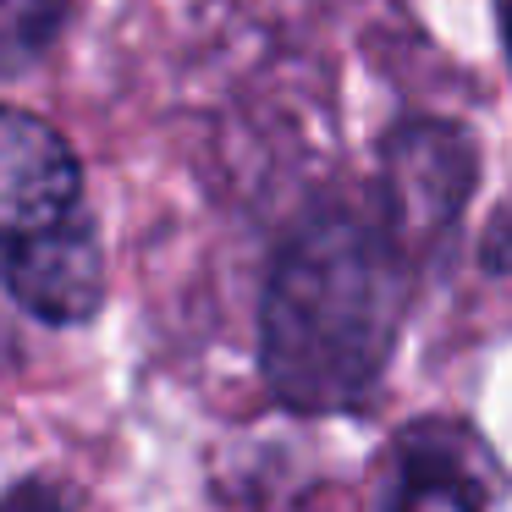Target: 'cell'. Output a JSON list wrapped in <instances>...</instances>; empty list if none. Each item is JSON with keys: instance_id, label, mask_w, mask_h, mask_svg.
I'll return each instance as SVG.
<instances>
[{"instance_id": "obj_9", "label": "cell", "mask_w": 512, "mask_h": 512, "mask_svg": "<svg viewBox=\"0 0 512 512\" xmlns=\"http://www.w3.org/2000/svg\"><path fill=\"white\" fill-rule=\"evenodd\" d=\"M496 28H501V50H507V78H512V0H496Z\"/></svg>"}, {"instance_id": "obj_3", "label": "cell", "mask_w": 512, "mask_h": 512, "mask_svg": "<svg viewBox=\"0 0 512 512\" xmlns=\"http://www.w3.org/2000/svg\"><path fill=\"white\" fill-rule=\"evenodd\" d=\"M6 287L34 320L45 325H83L105 303V254L94 210H72L67 221L0 248Z\"/></svg>"}, {"instance_id": "obj_1", "label": "cell", "mask_w": 512, "mask_h": 512, "mask_svg": "<svg viewBox=\"0 0 512 512\" xmlns=\"http://www.w3.org/2000/svg\"><path fill=\"white\" fill-rule=\"evenodd\" d=\"M419 265L375 199L303 215L259 292V375L270 397L303 419L369 408L408 325Z\"/></svg>"}, {"instance_id": "obj_7", "label": "cell", "mask_w": 512, "mask_h": 512, "mask_svg": "<svg viewBox=\"0 0 512 512\" xmlns=\"http://www.w3.org/2000/svg\"><path fill=\"white\" fill-rule=\"evenodd\" d=\"M479 270L485 276H512V199L490 215L485 237H479Z\"/></svg>"}, {"instance_id": "obj_4", "label": "cell", "mask_w": 512, "mask_h": 512, "mask_svg": "<svg viewBox=\"0 0 512 512\" xmlns=\"http://www.w3.org/2000/svg\"><path fill=\"white\" fill-rule=\"evenodd\" d=\"M83 210V166L45 116L0 105V248Z\"/></svg>"}, {"instance_id": "obj_5", "label": "cell", "mask_w": 512, "mask_h": 512, "mask_svg": "<svg viewBox=\"0 0 512 512\" xmlns=\"http://www.w3.org/2000/svg\"><path fill=\"white\" fill-rule=\"evenodd\" d=\"M380 512H490L485 441L463 419H413L391 441Z\"/></svg>"}, {"instance_id": "obj_8", "label": "cell", "mask_w": 512, "mask_h": 512, "mask_svg": "<svg viewBox=\"0 0 512 512\" xmlns=\"http://www.w3.org/2000/svg\"><path fill=\"white\" fill-rule=\"evenodd\" d=\"M0 512H72L50 479H17L12 490H0Z\"/></svg>"}, {"instance_id": "obj_6", "label": "cell", "mask_w": 512, "mask_h": 512, "mask_svg": "<svg viewBox=\"0 0 512 512\" xmlns=\"http://www.w3.org/2000/svg\"><path fill=\"white\" fill-rule=\"evenodd\" d=\"M72 12L78 0H0V78L28 72L39 56H50Z\"/></svg>"}, {"instance_id": "obj_10", "label": "cell", "mask_w": 512, "mask_h": 512, "mask_svg": "<svg viewBox=\"0 0 512 512\" xmlns=\"http://www.w3.org/2000/svg\"><path fill=\"white\" fill-rule=\"evenodd\" d=\"M12 353H17V347H12V331H6V320H0V369L12 364Z\"/></svg>"}, {"instance_id": "obj_2", "label": "cell", "mask_w": 512, "mask_h": 512, "mask_svg": "<svg viewBox=\"0 0 512 512\" xmlns=\"http://www.w3.org/2000/svg\"><path fill=\"white\" fill-rule=\"evenodd\" d=\"M474 188H479V144L463 122L408 116L380 144L375 204L419 259L457 232Z\"/></svg>"}]
</instances>
